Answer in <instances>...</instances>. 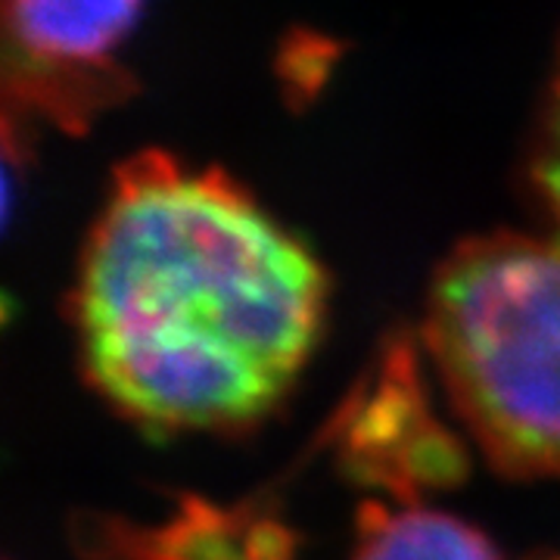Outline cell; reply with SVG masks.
Masks as SVG:
<instances>
[{
	"mask_svg": "<svg viewBox=\"0 0 560 560\" xmlns=\"http://www.w3.org/2000/svg\"><path fill=\"white\" fill-rule=\"evenodd\" d=\"M327 278L241 184L147 153L94 221L72 293L88 386L153 436H237L318 349Z\"/></svg>",
	"mask_w": 560,
	"mask_h": 560,
	"instance_id": "1",
	"label": "cell"
},
{
	"mask_svg": "<svg viewBox=\"0 0 560 560\" xmlns=\"http://www.w3.org/2000/svg\"><path fill=\"white\" fill-rule=\"evenodd\" d=\"M427 346L470 440L511 480L560 477V243L492 234L436 275Z\"/></svg>",
	"mask_w": 560,
	"mask_h": 560,
	"instance_id": "2",
	"label": "cell"
},
{
	"mask_svg": "<svg viewBox=\"0 0 560 560\" xmlns=\"http://www.w3.org/2000/svg\"><path fill=\"white\" fill-rule=\"evenodd\" d=\"M143 0H0V147L22 153L35 121L81 125L119 94L116 50Z\"/></svg>",
	"mask_w": 560,
	"mask_h": 560,
	"instance_id": "3",
	"label": "cell"
},
{
	"mask_svg": "<svg viewBox=\"0 0 560 560\" xmlns=\"http://www.w3.org/2000/svg\"><path fill=\"white\" fill-rule=\"evenodd\" d=\"M324 436L342 477L377 499L423 501L458 489L470 470L464 440L436 415L405 342L386 346Z\"/></svg>",
	"mask_w": 560,
	"mask_h": 560,
	"instance_id": "4",
	"label": "cell"
},
{
	"mask_svg": "<svg viewBox=\"0 0 560 560\" xmlns=\"http://www.w3.org/2000/svg\"><path fill=\"white\" fill-rule=\"evenodd\" d=\"M81 560H300V533L271 492L219 501L178 495L156 521L84 511L69 521Z\"/></svg>",
	"mask_w": 560,
	"mask_h": 560,
	"instance_id": "5",
	"label": "cell"
},
{
	"mask_svg": "<svg viewBox=\"0 0 560 560\" xmlns=\"http://www.w3.org/2000/svg\"><path fill=\"white\" fill-rule=\"evenodd\" d=\"M349 560H504L477 523L423 501H364Z\"/></svg>",
	"mask_w": 560,
	"mask_h": 560,
	"instance_id": "6",
	"label": "cell"
},
{
	"mask_svg": "<svg viewBox=\"0 0 560 560\" xmlns=\"http://www.w3.org/2000/svg\"><path fill=\"white\" fill-rule=\"evenodd\" d=\"M533 184L541 212L560 243V60L541 103L536 143H533Z\"/></svg>",
	"mask_w": 560,
	"mask_h": 560,
	"instance_id": "7",
	"label": "cell"
},
{
	"mask_svg": "<svg viewBox=\"0 0 560 560\" xmlns=\"http://www.w3.org/2000/svg\"><path fill=\"white\" fill-rule=\"evenodd\" d=\"M7 212H10V184H7V175L0 168V228L7 221Z\"/></svg>",
	"mask_w": 560,
	"mask_h": 560,
	"instance_id": "8",
	"label": "cell"
},
{
	"mask_svg": "<svg viewBox=\"0 0 560 560\" xmlns=\"http://www.w3.org/2000/svg\"><path fill=\"white\" fill-rule=\"evenodd\" d=\"M539 560H560V555H548V558H539Z\"/></svg>",
	"mask_w": 560,
	"mask_h": 560,
	"instance_id": "9",
	"label": "cell"
}]
</instances>
